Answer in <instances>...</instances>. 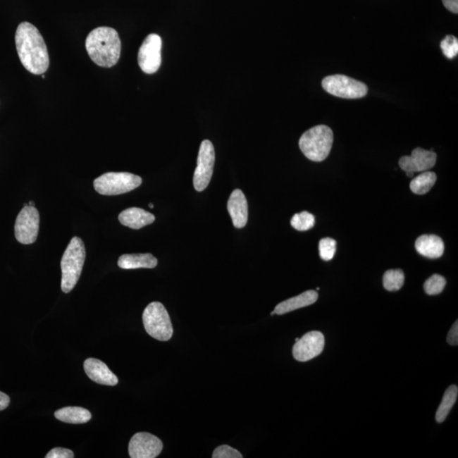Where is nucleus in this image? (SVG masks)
Returning <instances> with one entry per match:
<instances>
[{
    "instance_id": "1",
    "label": "nucleus",
    "mask_w": 458,
    "mask_h": 458,
    "mask_svg": "<svg viewBox=\"0 0 458 458\" xmlns=\"http://www.w3.org/2000/svg\"><path fill=\"white\" fill-rule=\"evenodd\" d=\"M16 47L20 62L28 72L44 74L49 66V56L44 37L35 26L25 22L16 32Z\"/></svg>"
},
{
    "instance_id": "2",
    "label": "nucleus",
    "mask_w": 458,
    "mask_h": 458,
    "mask_svg": "<svg viewBox=\"0 0 458 458\" xmlns=\"http://www.w3.org/2000/svg\"><path fill=\"white\" fill-rule=\"evenodd\" d=\"M85 46L90 59L101 68H112L120 59L122 43L118 32L113 28L94 29L87 35Z\"/></svg>"
},
{
    "instance_id": "3",
    "label": "nucleus",
    "mask_w": 458,
    "mask_h": 458,
    "mask_svg": "<svg viewBox=\"0 0 458 458\" xmlns=\"http://www.w3.org/2000/svg\"><path fill=\"white\" fill-rule=\"evenodd\" d=\"M85 244L80 238L74 237L66 248L61 262V290L64 293L70 292L78 284L83 265H85Z\"/></svg>"
},
{
    "instance_id": "4",
    "label": "nucleus",
    "mask_w": 458,
    "mask_h": 458,
    "mask_svg": "<svg viewBox=\"0 0 458 458\" xmlns=\"http://www.w3.org/2000/svg\"><path fill=\"white\" fill-rule=\"evenodd\" d=\"M334 143V133L330 127L318 125L304 132L299 141L301 151L308 159L320 162L330 155Z\"/></svg>"
},
{
    "instance_id": "5",
    "label": "nucleus",
    "mask_w": 458,
    "mask_h": 458,
    "mask_svg": "<svg viewBox=\"0 0 458 458\" xmlns=\"http://www.w3.org/2000/svg\"><path fill=\"white\" fill-rule=\"evenodd\" d=\"M145 330L152 338L168 341L172 338L173 328L170 316L160 302H152L145 308L143 314Z\"/></svg>"
},
{
    "instance_id": "6",
    "label": "nucleus",
    "mask_w": 458,
    "mask_h": 458,
    "mask_svg": "<svg viewBox=\"0 0 458 458\" xmlns=\"http://www.w3.org/2000/svg\"><path fill=\"white\" fill-rule=\"evenodd\" d=\"M142 185V178L129 173H107L94 181V190L102 195L130 192Z\"/></svg>"
},
{
    "instance_id": "7",
    "label": "nucleus",
    "mask_w": 458,
    "mask_h": 458,
    "mask_svg": "<svg viewBox=\"0 0 458 458\" xmlns=\"http://www.w3.org/2000/svg\"><path fill=\"white\" fill-rule=\"evenodd\" d=\"M323 89L328 94L343 99H360L368 94L365 83L344 75H333L323 78Z\"/></svg>"
},
{
    "instance_id": "8",
    "label": "nucleus",
    "mask_w": 458,
    "mask_h": 458,
    "mask_svg": "<svg viewBox=\"0 0 458 458\" xmlns=\"http://www.w3.org/2000/svg\"><path fill=\"white\" fill-rule=\"evenodd\" d=\"M215 164V151L210 140H204L199 147L197 166L194 174V187L198 192L209 185Z\"/></svg>"
},
{
    "instance_id": "9",
    "label": "nucleus",
    "mask_w": 458,
    "mask_h": 458,
    "mask_svg": "<svg viewBox=\"0 0 458 458\" xmlns=\"http://www.w3.org/2000/svg\"><path fill=\"white\" fill-rule=\"evenodd\" d=\"M39 213L35 206H24L20 211L15 224V236L18 242L31 245L39 235Z\"/></svg>"
},
{
    "instance_id": "10",
    "label": "nucleus",
    "mask_w": 458,
    "mask_h": 458,
    "mask_svg": "<svg viewBox=\"0 0 458 458\" xmlns=\"http://www.w3.org/2000/svg\"><path fill=\"white\" fill-rule=\"evenodd\" d=\"M161 37L151 33L145 37L140 48L137 61L144 73L153 74L159 70L161 64Z\"/></svg>"
},
{
    "instance_id": "11",
    "label": "nucleus",
    "mask_w": 458,
    "mask_h": 458,
    "mask_svg": "<svg viewBox=\"0 0 458 458\" xmlns=\"http://www.w3.org/2000/svg\"><path fill=\"white\" fill-rule=\"evenodd\" d=\"M162 449L163 444L158 437L141 432L132 437L128 453L132 458H155L160 455Z\"/></svg>"
},
{
    "instance_id": "12",
    "label": "nucleus",
    "mask_w": 458,
    "mask_h": 458,
    "mask_svg": "<svg viewBox=\"0 0 458 458\" xmlns=\"http://www.w3.org/2000/svg\"><path fill=\"white\" fill-rule=\"evenodd\" d=\"M326 340L322 333L311 331L299 339L293 347V356L299 361H307L323 352Z\"/></svg>"
},
{
    "instance_id": "13",
    "label": "nucleus",
    "mask_w": 458,
    "mask_h": 458,
    "mask_svg": "<svg viewBox=\"0 0 458 458\" xmlns=\"http://www.w3.org/2000/svg\"><path fill=\"white\" fill-rule=\"evenodd\" d=\"M437 156L434 151L416 148L410 156H402L399 166L406 173H423L434 168Z\"/></svg>"
},
{
    "instance_id": "14",
    "label": "nucleus",
    "mask_w": 458,
    "mask_h": 458,
    "mask_svg": "<svg viewBox=\"0 0 458 458\" xmlns=\"http://www.w3.org/2000/svg\"><path fill=\"white\" fill-rule=\"evenodd\" d=\"M85 371L90 378L99 385L114 386L118 385V378L112 373L106 364L95 358H87L83 364Z\"/></svg>"
},
{
    "instance_id": "15",
    "label": "nucleus",
    "mask_w": 458,
    "mask_h": 458,
    "mask_svg": "<svg viewBox=\"0 0 458 458\" xmlns=\"http://www.w3.org/2000/svg\"><path fill=\"white\" fill-rule=\"evenodd\" d=\"M228 211L236 228H242L248 221V203L240 190H235L229 197Z\"/></svg>"
},
{
    "instance_id": "16",
    "label": "nucleus",
    "mask_w": 458,
    "mask_h": 458,
    "mask_svg": "<svg viewBox=\"0 0 458 458\" xmlns=\"http://www.w3.org/2000/svg\"><path fill=\"white\" fill-rule=\"evenodd\" d=\"M119 222L124 226L132 229H140L155 222L156 216L151 212L132 207L120 212L118 216Z\"/></svg>"
},
{
    "instance_id": "17",
    "label": "nucleus",
    "mask_w": 458,
    "mask_h": 458,
    "mask_svg": "<svg viewBox=\"0 0 458 458\" xmlns=\"http://www.w3.org/2000/svg\"><path fill=\"white\" fill-rule=\"evenodd\" d=\"M415 247L420 255L436 259L443 255L445 245L439 236L424 235L416 240Z\"/></svg>"
},
{
    "instance_id": "18",
    "label": "nucleus",
    "mask_w": 458,
    "mask_h": 458,
    "mask_svg": "<svg viewBox=\"0 0 458 458\" xmlns=\"http://www.w3.org/2000/svg\"><path fill=\"white\" fill-rule=\"evenodd\" d=\"M318 294L315 290H307L301 295H297L286 301L283 302L275 307V314L284 315L288 312L293 311L299 308L312 305L318 301Z\"/></svg>"
},
{
    "instance_id": "19",
    "label": "nucleus",
    "mask_w": 458,
    "mask_h": 458,
    "mask_svg": "<svg viewBox=\"0 0 458 458\" xmlns=\"http://www.w3.org/2000/svg\"><path fill=\"white\" fill-rule=\"evenodd\" d=\"M158 261L149 253L125 254L118 260L119 268L123 269L155 268Z\"/></svg>"
},
{
    "instance_id": "20",
    "label": "nucleus",
    "mask_w": 458,
    "mask_h": 458,
    "mask_svg": "<svg viewBox=\"0 0 458 458\" xmlns=\"http://www.w3.org/2000/svg\"><path fill=\"white\" fill-rule=\"evenodd\" d=\"M56 418L61 422L68 423H85L92 419L89 410L79 407H66L55 412Z\"/></svg>"
},
{
    "instance_id": "21",
    "label": "nucleus",
    "mask_w": 458,
    "mask_h": 458,
    "mask_svg": "<svg viewBox=\"0 0 458 458\" xmlns=\"http://www.w3.org/2000/svg\"><path fill=\"white\" fill-rule=\"evenodd\" d=\"M458 389L456 385H451L445 390L442 401H441L438 410L436 411V421L443 423L447 418L450 411L457 402Z\"/></svg>"
},
{
    "instance_id": "22",
    "label": "nucleus",
    "mask_w": 458,
    "mask_h": 458,
    "mask_svg": "<svg viewBox=\"0 0 458 458\" xmlns=\"http://www.w3.org/2000/svg\"><path fill=\"white\" fill-rule=\"evenodd\" d=\"M436 174L432 172H423L419 176L412 179L410 189L416 194L423 195L430 192L433 186L435 185Z\"/></svg>"
},
{
    "instance_id": "23",
    "label": "nucleus",
    "mask_w": 458,
    "mask_h": 458,
    "mask_svg": "<svg viewBox=\"0 0 458 458\" xmlns=\"http://www.w3.org/2000/svg\"><path fill=\"white\" fill-rule=\"evenodd\" d=\"M405 282V275L401 269L386 271L383 278V284L388 291H397L402 288Z\"/></svg>"
},
{
    "instance_id": "24",
    "label": "nucleus",
    "mask_w": 458,
    "mask_h": 458,
    "mask_svg": "<svg viewBox=\"0 0 458 458\" xmlns=\"http://www.w3.org/2000/svg\"><path fill=\"white\" fill-rule=\"evenodd\" d=\"M291 226L298 231H307L314 227V216L308 211H302L301 213L294 215L290 221Z\"/></svg>"
},
{
    "instance_id": "25",
    "label": "nucleus",
    "mask_w": 458,
    "mask_h": 458,
    "mask_svg": "<svg viewBox=\"0 0 458 458\" xmlns=\"http://www.w3.org/2000/svg\"><path fill=\"white\" fill-rule=\"evenodd\" d=\"M447 280L439 274H434L424 283V290L430 295H439L442 292Z\"/></svg>"
},
{
    "instance_id": "26",
    "label": "nucleus",
    "mask_w": 458,
    "mask_h": 458,
    "mask_svg": "<svg viewBox=\"0 0 458 458\" xmlns=\"http://www.w3.org/2000/svg\"><path fill=\"white\" fill-rule=\"evenodd\" d=\"M319 255L323 261H330L336 252V241L331 238H324L319 241Z\"/></svg>"
},
{
    "instance_id": "27",
    "label": "nucleus",
    "mask_w": 458,
    "mask_h": 458,
    "mask_svg": "<svg viewBox=\"0 0 458 458\" xmlns=\"http://www.w3.org/2000/svg\"><path fill=\"white\" fill-rule=\"evenodd\" d=\"M440 48L448 59H453L458 54V40L456 37L448 35L441 41Z\"/></svg>"
},
{
    "instance_id": "28",
    "label": "nucleus",
    "mask_w": 458,
    "mask_h": 458,
    "mask_svg": "<svg viewBox=\"0 0 458 458\" xmlns=\"http://www.w3.org/2000/svg\"><path fill=\"white\" fill-rule=\"evenodd\" d=\"M212 457L213 458H242V454H241L238 450L229 447L227 445H220L218 448L214 450L213 454H212Z\"/></svg>"
},
{
    "instance_id": "29",
    "label": "nucleus",
    "mask_w": 458,
    "mask_h": 458,
    "mask_svg": "<svg viewBox=\"0 0 458 458\" xmlns=\"http://www.w3.org/2000/svg\"><path fill=\"white\" fill-rule=\"evenodd\" d=\"M46 458H73L74 453L72 450L56 447L51 450V452H48L47 455L45 456Z\"/></svg>"
},
{
    "instance_id": "30",
    "label": "nucleus",
    "mask_w": 458,
    "mask_h": 458,
    "mask_svg": "<svg viewBox=\"0 0 458 458\" xmlns=\"http://www.w3.org/2000/svg\"><path fill=\"white\" fill-rule=\"evenodd\" d=\"M447 342L452 345H457L458 344V323L457 321L453 324L451 330H450L447 335Z\"/></svg>"
},
{
    "instance_id": "31",
    "label": "nucleus",
    "mask_w": 458,
    "mask_h": 458,
    "mask_svg": "<svg viewBox=\"0 0 458 458\" xmlns=\"http://www.w3.org/2000/svg\"><path fill=\"white\" fill-rule=\"evenodd\" d=\"M447 9L454 14L458 13V0H442Z\"/></svg>"
},
{
    "instance_id": "32",
    "label": "nucleus",
    "mask_w": 458,
    "mask_h": 458,
    "mask_svg": "<svg viewBox=\"0 0 458 458\" xmlns=\"http://www.w3.org/2000/svg\"><path fill=\"white\" fill-rule=\"evenodd\" d=\"M11 399L5 393L0 391V411L6 409L8 406L10 405Z\"/></svg>"
},
{
    "instance_id": "33",
    "label": "nucleus",
    "mask_w": 458,
    "mask_h": 458,
    "mask_svg": "<svg viewBox=\"0 0 458 458\" xmlns=\"http://www.w3.org/2000/svg\"><path fill=\"white\" fill-rule=\"evenodd\" d=\"M28 206H35V203L33 202H29V203H28Z\"/></svg>"
},
{
    "instance_id": "34",
    "label": "nucleus",
    "mask_w": 458,
    "mask_h": 458,
    "mask_svg": "<svg viewBox=\"0 0 458 458\" xmlns=\"http://www.w3.org/2000/svg\"><path fill=\"white\" fill-rule=\"evenodd\" d=\"M149 206L151 207V208H153L154 205H153V204H149Z\"/></svg>"
},
{
    "instance_id": "35",
    "label": "nucleus",
    "mask_w": 458,
    "mask_h": 458,
    "mask_svg": "<svg viewBox=\"0 0 458 458\" xmlns=\"http://www.w3.org/2000/svg\"><path fill=\"white\" fill-rule=\"evenodd\" d=\"M274 314H275V312H274V311H272V312H271V315H272V316H273Z\"/></svg>"
},
{
    "instance_id": "36",
    "label": "nucleus",
    "mask_w": 458,
    "mask_h": 458,
    "mask_svg": "<svg viewBox=\"0 0 458 458\" xmlns=\"http://www.w3.org/2000/svg\"><path fill=\"white\" fill-rule=\"evenodd\" d=\"M28 206V204H27V203L24 204V206Z\"/></svg>"
}]
</instances>
